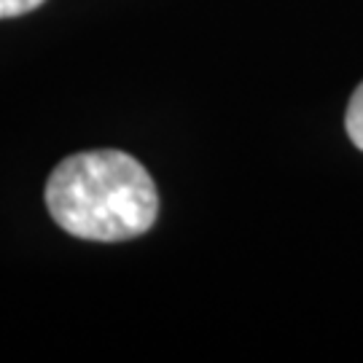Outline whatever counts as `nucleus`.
I'll list each match as a JSON object with an SVG mask.
<instances>
[{
    "instance_id": "7ed1b4c3",
    "label": "nucleus",
    "mask_w": 363,
    "mask_h": 363,
    "mask_svg": "<svg viewBox=\"0 0 363 363\" xmlns=\"http://www.w3.org/2000/svg\"><path fill=\"white\" fill-rule=\"evenodd\" d=\"M40 3L46 0H0V19H13V16L35 11Z\"/></svg>"
},
{
    "instance_id": "f257e3e1",
    "label": "nucleus",
    "mask_w": 363,
    "mask_h": 363,
    "mask_svg": "<svg viewBox=\"0 0 363 363\" xmlns=\"http://www.w3.org/2000/svg\"><path fill=\"white\" fill-rule=\"evenodd\" d=\"M46 205L60 229L94 242L135 240L159 216V194L148 169L121 151L62 159L46 183Z\"/></svg>"
},
{
    "instance_id": "f03ea898",
    "label": "nucleus",
    "mask_w": 363,
    "mask_h": 363,
    "mask_svg": "<svg viewBox=\"0 0 363 363\" xmlns=\"http://www.w3.org/2000/svg\"><path fill=\"white\" fill-rule=\"evenodd\" d=\"M345 127L350 140L363 151V84L355 89L350 105H347V116H345Z\"/></svg>"
}]
</instances>
